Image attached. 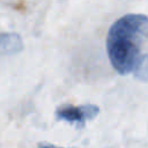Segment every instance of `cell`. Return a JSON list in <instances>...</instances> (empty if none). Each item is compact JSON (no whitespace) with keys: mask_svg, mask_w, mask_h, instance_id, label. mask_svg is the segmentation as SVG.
Instances as JSON below:
<instances>
[{"mask_svg":"<svg viewBox=\"0 0 148 148\" xmlns=\"http://www.w3.org/2000/svg\"><path fill=\"white\" fill-rule=\"evenodd\" d=\"M148 43V16L126 14L109 29L106 51L112 67L121 75L134 71L145 56L142 47Z\"/></svg>","mask_w":148,"mask_h":148,"instance_id":"6da1fadb","label":"cell"},{"mask_svg":"<svg viewBox=\"0 0 148 148\" xmlns=\"http://www.w3.org/2000/svg\"><path fill=\"white\" fill-rule=\"evenodd\" d=\"M99 112V109L95 104L83 105H62L57 109L56 117L59 120H64L76 126H83L88 120L94 119Z\"/></svg>","mask_w":148,"mask_h":148,"instance_id":"7a4b0ae2","label":"cell"},{"mask_svg":"<svg viewBox=\"0 0 148 148\" xmlns=\"http://www.w3.org/2000/svg\"><path fill=\"white\" fill-rule=\"evenodd\" d=\"M23 49V42L18 34L2 32L0 34V54L17 53Z\"/></svg>","mask_w":148,"mask_h":148,"instance_id":"3957f363","label":"cell"},{"mask_svg":"<svg viewBox=\"0 0 148 148\" xmlns=\"http://www.w3.org/2000/svg\"><path fill=\"white\" fill-rule=\"evenodd\" d=\"M134 76L141 81H148V54H145L136 64L134 71Z\"/></svg>","mask_w":148,"mask_h":148,"instance_id":"277c9868","label":"cell"},{"mask_svg":"<svg viewBox=\"0 0 148 148\" xmlns=\"http://www.w3.org/2000/svg\"><path fill=\"white\" fill-rule=\"evenodd\" d=\"M38 148H62V147H57L51 143H40V145H38Z\"/></svg>","mask_w":148,"mask_h":148,"instance_id":"5b68a950","label":"cell"}]
</instances>
